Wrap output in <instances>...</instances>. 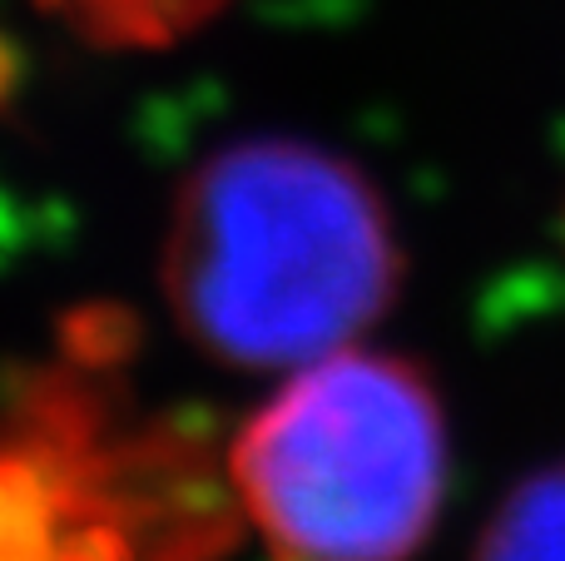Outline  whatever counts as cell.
Instances as JSON below:
<instances>
[{
  "instance_id": "obj_1",
  "label": "cell",
  "mask_w": 565,
  "mask_h": 561,
  "mask_svg": "<svg viewBox=\"0 0 565 561\" xmlns=\"http://www.w3.org/2000/svg\"><path fill=\"white\" fill-rule=\"evenodd\" d=\"M164 294L209 358L292 373L352 348L392 304V214L348 159L302 139H244L179 189Z\"/></svg>"
},
{
  "instance_id": "obj_2",
  "label": "cell",
  "mask_w": 565,
  "mask_h": 561,
  "mask_svg": "<svg viewBox=\"0 0 565 561\" xmlns=\"http://www.w3.org/2000/svg\"><path fill=\"white\" fill-rule=\"evenodd\" d=\"M238 512L288 561H407L447 497L431 383L387 353L302 363L234 443Z\"/></svg>"
},
{
  "instance_id": "obj_3",
  "label": "cell",
  "mask_w": 565,
  "mask_h": 561,
  "mask_svg": "<svg viewBox=\"0 0 565 561\" xmlns=\"http://www.w3.org/2000/svg\"><path fill=\"white\" fill-rule=\"evenodd\" d=\"M125 473L95 433L55 417L0 437V561H164Z\"/></svg>"
},
{
  "instance_id": "obj_4",
  "label": "cell",
  "mask_w": 565,
  "mask_h": 561,
  "mask_svg": "<svg viewBox=\"0 0 565 561\" xmlns=\"http://www.w3.org/2000/svg\"><path fill=\"white\" fill-rule=\"evenodd\" d=\"M85 40L105 45H164L204 25L224 0H45Z\"/></svg>"
},
{
  "instance_id": "obj_5",
  "label": "cell",
  "mask_w": 565,
  "mask_h": 561,
  "mask_svg": "<svg viewBox=\"0 0 565 561\" xmlns=\"http://www.w3.org/2000/svg\"><path fill=\"white\" fill-rule=\"evenodd\" d=\"M477 561H565V467L531 477L507 497Z\"/></svg>"
}]
</instances>
